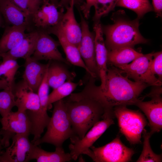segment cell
<instances>
[{"label": "cell", "instance_id": "cell-1", "mask_svg": "<svg viewBox=\"0 0 162 162\" xmlns=\"http://www.w3.org/2000/svg\"><path fill=\"white\" fill-rule=\"evenodd\" d=\"M95 80L90 76L81 92L72 93L63 99L73 132L71 138L82 139L95 124L103 119L105 110L95 96Z\"/></svg>", "mask_w": 162, "mask_h": 162}, {"label": "cell", "instance_id": "cell-2", "mask_svg": "<svg viewBox=\"0 0 162 162\" xmlns=\"http://www.w3.org/2000/svg\"><path fill=\"white\" fill-rule=\"evenodd\" d=\"M107 69L105 88L96 86L97 99L104 107L105 116L114 115V107L134 105L143 91L150 86L131 81L118 68L111 65Z\"/></svg>", "mask_w": 162, "mask_h": 162}, {"label": "cell", "instance_id": "cell-3", "mask_svg": "<svg viewBox=\"0 0 162 162\" xmlns=\"http://www.w3.org/2000/svg\"><path fill=\"white\" fill-rule=\"evenodd\" d=\"M124 18L113 19V24L102 26L106 37L105 44L108 51L124 47L133 48L136 45L147 42L139 30V20Z\"/></svg>", "mask_w": 162, "mask_h": 162}, {"label": "cell", "instance_id": "cell-4", "mask_svg": "<svg viewBox=\"0 0 162 162\" xmlns=\"http://www.w3.org/2000/svg\"><path fill=\"white\" fill-rule=\"evenodd\" d=\"M53 104L52 115L46 127L47 130L42 137L32 143L35 145L46 143L55 147L62 146L64 142L73 135L71 122L63 99Z\"/></svg>", "mask_w": 162, "mask_h": 162}, {"label": "cell", "instance_id": "cell-5", "mask_svg": "<svg viewBox=\"0 0 162 162\" xmlns=\"http://www.w3.org/2000/svg\"><path fill=\"white\" fill-rule=\"evenodd\" d=\"M120 133L131 145L141 144L142 134L148 122L139 110L128 108L127 106H116L113 109Z\"/></svg>", "mask_w": 162, "mask_h": 162}, {"label": "cell", "instance_id": "cell-6", "mask_svg": "<svg viewBox=\"0 0 162 162\" xmlns=\"http://www.w3.org/2000/svg\"><path fill=\"white\" fill-rule=\"evenodd\" d=\"M132 148L125 146L117 135L112 141L102 146H93L82 154L87 155L95 162H127L131 161L135 154Z\"/></svg>", "mask_w": 162, "mask_h": 162}, {"label": "cell", "instance_id": "cell-7", "mask_svg": "<svg viewBox=\"0 0 162 162\" xmlns=\"http://www.w3.org/2000/svg\"><path fill=\"white\" fill-rule=\"evenodd\" d=\"M154 52L143 54L130 63L117 68L135 82L150 86H161L162 82L152 73L151 69Z\"/></svg>", "mask_w": 162, "mask_h": 162}, {"label": "cell", "instance_id": "cell-8", "mask_svg": "<svg viewBox=\"0 0 162 162\" xmlns=\"http://www.w3.org/2000/svg\"><path fill=\"white\" fill-rule=\"evenodd\" d=\"M2 128L0 130V140L4 148L10 145V140L17 134H31V124L26 111H11L0 118Z\"/></svg>", "mask_w": 162, "mask_h": 162}, {"label": "cell", "instance_id": "cell-9", "mask_svg": "<svg viewBox=\"0 0 162 162\" xmlns=\"http://www.w3.org/2000/svg\"><path fill=\"white\" fill-rule=\"evenodd\" d=\"M162 88L161 86H154L150 92L145 97L151 98L148 101L139 99L134 104L144 113L148 121L150 133L159 132L162 128Z\"/></svg>", "mask_w": 162, "mask_h": 162}, {"label": "cell", "instance_id": "cell-10", "mask_svg": "<svg viewBox=\"0 0 162 162\" xmlns=\"http://www.w3.org/2000/svg\"><path fill=\"white\" fill-rule=\"evenodd\" d=\"M114 124L113 118H107L95 124L81 139L70 138V154L72 160H76L85 151L93 146L109 127Z\"/></svg>", "mask_w": 162, "mask_h": 162}, {"label": "cell", "instance_id": "cell-11", "mask_svg": "<svg viewBox=\"0 0 162 162\" xmlns=\"http://www.w3.org/2000/svg\"><path fill=\"white\" fill-rule=\"evenodd\" d=\"M64 14V8L49 0H42L38 9L31 16L37 31L46 32L57 25Z\"/></svg>", "mask_w": 162, "mask_h": 162}, {"label": "cell", "instance_id": "cell-12", "mask_svg": "<svg viewBox=\"0 0 162 162\" xmlns=\"http://www.w3.org/2000/svg\"><path fill=\"white\" fill-rule=\"evenodd\" d=\"M80 17V25L82 37L78 47L85 64L92 74V77H99L95 57L94 34L91 32L86 19L79 10Z\"/></svg>", "mask_w": 162, "mask_h": 162}, {"label": "cell", "instance_id": "cell-13", "mask_svg": "<svg viewBox=\"0 0 162 162\" xmlns=\"http://www.w3.org/2000/svg\"><path fill=\"white\" fill-rule=\"evenodd\" d=\"M29 135L17 134L12 138V143L6 148L0 156L1 162H27L30 160L34 146Z\"/></svg>", "mask_w": 162, "mask_h": 162}, {"label": "cell", "instance_id": "cell-14", "mask_svg": "<svg viewBox=\"0 0 162 162\" xmlns=\"http://www.w3.org/2000/svg\"><path fill=\"white\" fill-rule=\"evenodd\" d=\"M37 31L38 38L34 51L31 57L38 61H56L70 65L58 49V47L60 45L59 41L55 40L45 32Z\"/></svg>", "mask_w": 162, "mask_h": 162}, {"label": "cell", "instance_id": "cell-15", "mask_svg": "<svg viewBox=\"0 0 162 162\" xmlns=\"http://www.w3.org/2000/svg\"><path fill=\"white\" fill-rule=\"evenodd\" d=\"M18 110L26 111L29 116L38 111L40 108L38 95L22 80L15 83L12 88Z\"/></svg>", "mask_w": 162, "mask_h": 162}, {"label": "cell", "instance_id": "cell-16", "mask_svg": "<svg viewBox=\"0 0 162 162\" xmlns=\"http://www.w3.org/2000/svg\"><path fill=\"white\" fill-rule=\"evenodd\" d=\"M75 0H71L59 23L51 28L60 32L68 41L78 47L81 39L82 30L80 24L77 22L75 16Z\"/></svg>", "mask_w": 162, "mask_h": 162}, {"label": "cell", "instance_id": "cell-17", "mask_svg": "<svg viewBox=\"0 0 162 162\" xmlns=\"http://www.w3.org/2000/svg\"><path fill=\"white\" fill-rule=\"evenodd\" d=\"M93 28L94 32L96 62L101 82L100 86L101 89L104 90L105 88L108 69V51L103 38L102 26L99 22H95Z\"/></svg>", "mask_w": 162, "mask_h": 162}, {"label": "cell", "instance_id": "cell-18", "mask_svg": "<svg viewBox=\"0 0 162 162\" xmlns=\"http://www.w3.org/2000/svg\"><path fill=\"white\" fill-rule=\"evenodd\" d=\"M23 80L34 92L37 93L47 71L49 62L40 63L31 56L25 60Z\"/></svg>", "mask_w": 162, "mask_h": 162}, {"label": "cell", "instance_id": "cell-19", "mask_svg": "<svg viewBox=\"0 0 162 162\" xmlns=\"http://www.w3.org/2000/svg\"><path fill=\"white\" fill-rule=\"evenodd\" d=\"M0 12L7 26H29L31 17L18 7L12 0H0Z\"/></svg>", "mask_w": 162, "mask_h": 162}, {"label": "cell", "instance_id": "cell-20", "mask_svg": "<svg viewBox=\"0 0 162 162\" xmlns=\"http://www.w3.org/2000/svg\"><path fill=\"white\" fill-rule=\"evenodd\" d=\"M38 35L37 31L26 34L22 40L17 46L7 52L0 55V57L3 60H16L19 58L25 60L31 56L35 48Z\"/></svg>", "mask_w": 162, "mask_h": 162}, {"label": "cell", "instance_id": "cell-21", "mask_svg": "<svg viewBox=\"0 0 162 162\" xmlns=\"http://www.w3.org/2000/svg\"><path fill=\"white\" fill-rule=\"evenodd\" d=\"M47 78L49 86L55 88L66 81H72L76 76L74 72L70 71L61 62L49 61Z\"/></svg>", "mask_w": 162, "mask_h": 162}, {"label": "cell", "instance_id": "cell-22", "mask_svg": "<svg viewBox=\"0 0 162 162\" xmlns=\"http://www.w3.org/2000/svg\"><path fill=\"white\" fill-rule=\"evenodd\" d=\"M48 33L49 34H53L57 37L65 53L66 59L70 64L83 68L90 76L92 77V73L85 64L76 46L68 41L63 34L58 30L51 28L48 31Z\"/></svg>", "mask_w": 162, "mask_h": 162}, {"label": "cell", "instance_id": "cell-23", "mask_svg": "<svg viewBox=\"0 0 162 162\" xmlns=\"http://www.w3.org/2000/svg\"><path fill=\"white\" fill-rule=\"evenodd\" d=\"M27 28L24 26H7L0 39V55L17 46L24 38Z\"/></svg>", "mask_w": 162, "mask_h": 162}, {"label": "cell", "instance_id": "cell-24", "mask_svg": "<svg viewBox=\"0 0 162 162\" xmlns=\"http://www.w3.org/2000/svg\"><path fill=\"white\" fill-rule=\"evenodd\" d=\"M35 159L38 162H65L72 159L70 153H66L62 146L56 147L55 151H46L34 144L31 160Z\"/></svg>", "mask_w": 162, "mask_h": 162}, {"label": "cell", "instance_id": "cell-25", "mask_svg": "<svg viewBox=\"0 0 162 162\" xmlns=\"http://www.w3.org/2000/svg\"><path fill=\"white\" fill-rule=\"evenodd\" d=\"M143 54L133 48L120 47L108 51L107 63L117 67L129 64Z\"/></svg>", "mask_w": 162, "mask_h": 162}, {"label": "cell", "instance_id": "cell-26", "mask_svg": "<svg viewBox=\"0 0 162 162\" xmlns=\"http://www.w3.org/2000/svg\"><path fill=\"white\" fill-rule=\"evenodd\" d=\"M82 84V81L74 82L67 81L53 89L49 95L48 100V107L52 104L63 99L70 95L78 86Z\"/></svg>", "mask_w": 162, "mask_h": 162}, {"label": "cell", "instance_id": "cell-27", "mask_svg": "<svg viewBox=\"0 0 162 162\" xmlns=\"http://www.w3.org/2000/svg\"><path fill=\"white\" fill-rule=\"evenodd\" d=\"M116 6L131 10L137 14V18L139 19L153 10L149 0H118Z\"/></svg>", "mask_w": 162, "mask_h": 162}, {"label": "cell", "instance_id": "cell-28", "mask_svg": "<svg viewBox=\"0 0 162 162\" xmlns=\"http://www.w3.org/2000/svg\"><path fill=\"white\" fill-rule=\"evenodd\" d=\"M143 147L140 156L136 161L137 162H162V154H157L152 150L150 143V138L152 136L144 129L143 131Z\"/></svg>", "mask_w": 162, "mask_h": 162}, {"label": "cell", "instance_id": "cell-29", "mask_svg": "<svg viewBox=\"0 0 162 162\" xmlns=\"http://www.w3.org/2000/svg\"><path fill=\"white\" fill-rule=\"evenodd\" d=\"M20 67L16 60L12 59L3 60L0 64V77L4 75L6 77L9 87L12 89L15 83V76Z\"/></svg>", "mask_w": 162, "mask_h": 162}, {"label": "cell", "instance_id": "cell-30", "mask_svg": "<svg viewBox=\"0 0 162 162\" xmlns=\"http://www.w3.org/2000/svg\"><path fill=\"white\" fill-rule=\"evenodd\" d=\"M15 105V99L12 89L9 88L0 92V114L2 117L11 111Z\"/></svg>", "mask_w": 162, "mask_h": 162}, {"label": "cell", "instance_id": "cell-31", "mask_svg": "<svg viewBox=\"0 0 162 162\" xmlns=\"http://www.w3.org/2000/svg\"><path fill=\"white\" fill-rule=\"evenodd\" d=\"M118 0H97L94 6L95 12L93 18L95 22H99L100 18L113 10Z\"/></svg>", "mask_w": 162, "mask_h": 162}, {"label": "cell", "instance_id": "cell-32", "mask_svg": "<svg viewBox=\"0 0 162 162\" xmlns=\"http://www.w3.org/2000/svg\"><path fill=\"white\" fill-rule=\"evenodd\" d=\"M27 15L31 16L40 7L42 0H12Z\"/></svg>", "mask_w": 162, "mask_h": 162}, {"label": "cell", "instance_id": "cell-33", "mask_svg": "<svg viewBox=\"0 0 162 162\" xmlns=\"http://www.w3.org/2000/svg\"><path fill=\"white\" fill-rule=\"evenodd\" d=\"M47 71L38 88L37 93L40 100V108L46 111L49 108L48 100L49 95V87L47 80Z\"/></svg>", "mask_w": 162, "mask_h": 162}, {"label": "cell", "instance_id": "cell-34", "mask_svg": "<svg viewBox=\"0 0 162 162\" xmlns=\"http://www.w3.org/2000/svg\"><path fill=\"white\" fill-rule=\"evenodd\" d=\"M151 65V69L152 73L157 76V78L161 82L162 81V51L154 52Z\"/></svg>", "mask_w": 162, "mask_h": 162}, {"label": "cell", "instance_id": "cell-35", "mask_svg": "<svg viewBox=\"0 0 162 162\" xmlns=\"http://www.w3.org/2000/svg\"><path fill=\"white\" fill-rule=\"evenodd\" d=\"M97 0H85V2L80 6L79 10L83 13V16L86 19L89 17L91 8L94 5Z\"/></svg>", "mask_w": 162, "mask_h": 162}, {"label": "cell", "instance_id": "cell-36", "mask_svg": "<svg viewBox=\"0 0 162 162\" xmlns=\"http://www.w3.org/2000/svg\"><path fill=\"white\" fill-rule=\"evenodd\" d=\"M153 10L157 16L161 17L162 15V0H152Z\"/></svg>", "mask_w": 162, "mask_h": 162}, {"label": "cell", "instance_id": "cell-37", "mask_svg": "<svg viewBox=\"0 0 162 162\" xmlns=\"http://www.w3.org/2000/svg\"><path fill=\"white\" fill-rule=\"evenodd\" d=\"M9 88L10 87L8 82L6 79H0V90H4Z\"/></svg>", "mask_w": 162, "mask_h": 162}, {"label": "cell", "instance_id": "cell-38", "mask_svg": "<svg viewBox=\"0 0 162 162\" xmlns=\"http://www.w3.org/2000/svg\"><path fill=\"white\" fill-rule=\"evenodd\" d=\"M61 6L66 8L69 6L71 0H58Z\"/></svg>", "mask_w": 162, "mask_h": 162}, {"label": "cell", "instance_id": "cell-39", "mask_svg": "<svg viewBox=\"0 0 162 162\" xmlns=\"http://www.w3.org/2000/svg\"><path fill=\"white\" fill-rule=\"evenodd\" d=\"M4 22L3 18L0 12V28L3 25Z\"/></svg>", "mask_w": 162, "mask_h": 162}, {"label": "cell", "instance_id": "cell-40", "mask_svg": "<svg viewBox=\"0 0 162 162\" xmlns=\"http://www.w3.org/2000/svg\"><path fill=\"white\" fill-rule=\"evenodd\" d=\"M52 2L58 5H61L58 0H49Z\"/></svg>", "mask_w": 162, "mask_h": 162}, {"label": "cell", "instance_id": "cell-41", "mask_svg": "<svg viewBox=\"0 0 162 162\" xmlns=\"http://www.w3.org/2000/svg\"><path fill=\"white\" fill-rule=\"evenodd\" d=\"M3 148H4V147L2 146L1 143L0 142V156L3 152L2 150Z\"/></svg>", "mask_w": 162, "mask_h": 162}, {"label": "cell", "instance_id": "cell-42", "mask_svg": "<svg viewBox=\"0 0 162 162\" xmlns=\"http://www.w3.org/2000/svg\"><path fill=\"white\" fill-rule=\"evenodd\" d=\"M1 138H2V137H1V136L0 135V140H1Z\"/></svg>", "mask_w": 162, "mask_h": 162}]
</instances>
